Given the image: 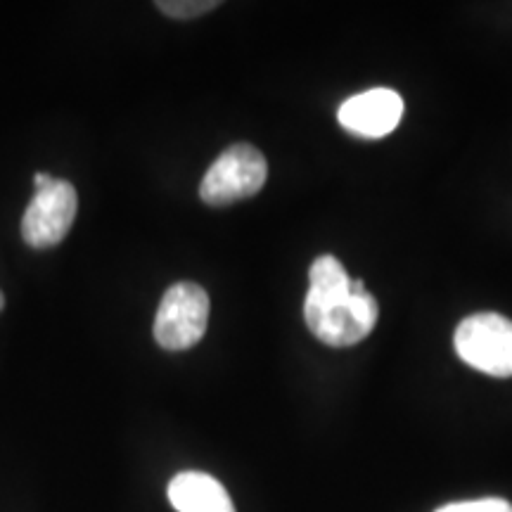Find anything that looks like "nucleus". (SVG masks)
Wrapping results in <instances>:
<instances>
[{"label":"nucleus","instance_id":"f257e3e1","mask_svg":"<svg viewBox=\"0 0 512 512\" xmlns=\"http://www.w3.org/2000/svg\"><path fill=\"white\" fill-rule=\"evenodd\" d=\"M380 306L363 280H351L335 256L323 254L311 264L304 320L323 344L354 347L373 332Z\"/></svg>","mask_w":512,"mask_h":512},{"label":"nucleus","instance_id":"7ed1b4c3","mask_svg":"<svg viewBox=\"0 0 512 512\" xmlns=\"http://www.w3.org/2000/svg\"><path fill=\"white\" fill-rule=\"evenodd\" d=\"M268 164L266 157L254 145L238 143L228 147L223 155L211 164L200 185V197L211 207L247 200L266 185Z\"/></svg>","mask_w":512,"mask_h":512},{"label":"nucleus","instance_id":"f03ea898","mask_svg":"<svg viewBox=\"0 0 512 512\" xmlns=\"http://www.w3.org/2000/svg\"><path fill=\"white\" fill-rule=\"evenodd\" d=\"M458 356L484 375L512 377V320L501 313H475L453 335Z\"/></svg>","mask_w":512,"mask_h":512},{"label":"nucleus","instance_id":"423d86ee","mask_svg":"<svg viewBox=\"0 0 512 512\" xmlns=\"http://www.w3.org/2000/svg\"><path fill=\"white\" fill-rule=\"evenodd\" d=\"M403 117V100L389 88H373L361 95H354L339 107L337 119L342 128L358 138H384L399 126Z\"/></svg>","mask_w":512,"mask_h":512},{"label":"nucleus","instance_id":"6e6552de","mask_svg":"<svg viewBox=\"0 0 512 512\" xmlns=\"http://www.w3.org/2000/svg\"><path fill=\"white\" fill-rule=\"evenodd\" d=\"M216 0H195V3H188V0H171V3H157V8L169 17H178V19H188V17H197L204 15V12L216 8Z\"/></svg>","mask_w":512,"mask_h":512},{"label":"nucleus","instance_id":"39448f33","mask_svg":"<svg viewBox=\"0 0 512 512\" xmlns=\"http://www.w3.org/2000/svg\"><path fill=\"white\" fill-rule=\"evenodd\" d=\"M76 209H79V200H76L74 185L62 178H55L48 188L36 190L22 219L24 242L36 249L60 245L67 238L69 228L74 226Z\"/></svg>","mask_w":512,"mask_h":512},{"label":"nucleus","instance_id":"20e7f679","mask_svg":"<svg viewBox=\"0 0 512 512\" xmlns=\"http://www.w3.org/2000/svg\"><path fill=\"white\" fill-rule=\"evenodd\" d=\"M209 323V294L195 283H176L164 292L155 318V339L166 351L192 349Z\"/></svg>","mask_w":512,"mask_h":512},{"label":"nucleus","instance_id":"9d476101","mask_svg":"<svg viewBox=\"0 0 512 512\" xmlns=\"http://www.w3.org/2000/svg\"><path fill=\"white\" fill-rule=\"evenodd\" d=\"M53 181H55V178L50 176V174H36L34 176V188L36 190H43V188H48V185L53 183Z\"/></svg>","mask_w":512,"mask_h":512},{"label":"nucleus","instance_id":"0eeeda50","mask_svg":"<svg viewBox=\"0 0 512 512\" xmlns=\"http://www.w3.org/2000/svg\"><path fill=\"white\" fill-rule=\"evenodd\" d=\"M166 494L178 512H235L228 491L207 472H181L171 479Z\"/></svg>","mask_w":512,"mask_h":512},{"label":"nucleus","instance_id":"9b49d317","mask_svg":"<svg viewBox=\"0 0 512 512\" xmlns=\"http://www.w3.org/2000/svg\"><path fill=\"white\" fill-rule=\"evenodd\" d=\"M3 304H5V299H3V292H0V309H3Z\"/></svg>","mask_w":512,"mask_h":512},{"label":"nucleus","instance_id":"1a4fd4ad","mask_svg":"<svg viewBox=\"0 0 512 512\" xmlns=\"http://www.w3.org/2000/svg\"><path fill=\"white\" fill-rule=\"evenodd\" d=\"M437 512H512V503L503 498H479V501L448 503Z\"/></svg>","mask_w":512,"mask_h":512}]
</instances>
